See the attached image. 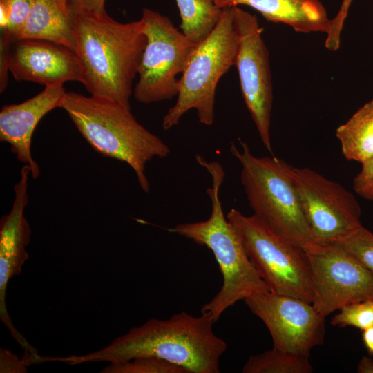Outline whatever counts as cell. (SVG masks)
<instances>
[{
    "label": "cell",
    "instance_id": "obj_22",
    "mask_svg": "<svg viewBox=\"0 0 373 373\" xmlns=\"http://www.w3.org/2000/svg\"><path fill=\"white\" fill-rule=\"evenodd\" d=\"M334 326L363 330L373 325V298L343 306L330 320Z\"/></svg>",
    "mask_w": 373,
    "mask_h": 373
},
{
    "label": "cell",
    "instance_id": "obj_17",
    "mask_svg": "<svg viewBox=\"0 0 373 373\" xmlns=\"http://www.w3.org/2000/svg\"><path fill=\"white\" fill-rule=\"evenodd\" d=\"M21 39L46 40L76 51L70 20L58 0H32L26 23L12 41Z\"/></svg>",
    "mask_w": 373,
    "mask_h": 373
},
{
    "label": "cell",
    "instance_id": "obj_14",
    "mask_svg": "<svg viewBox=\"0 0 373 373\" xmlns=\"http://www.w3.org/2000/svg\"><path fill=\"white\" fill-rule=\"evenodd\" d=\"M9 71L17 81L46 86L84 81L83 68L77 54L52 41L21 39L11 41Z\"/></svg>",
    "mask_w": 373,
    "mask_h": 373
},
{
    "label": "cell",
    "instance_id": "obj_32",
    "mask_svg": "<svg viewBox=\"0 0 373 373\" xmlns=\"http://www.w3.org/2000/svg\"><path fill=\"white\" fill-rule=\"evenodd\" d=\"M58 1L64 12L68 16V0H58Z\"/></svg>",
    "mask_w": 373,
    "mask_h": 373
},
{
    "label": "cell",
    "instance_id": "obj_26",
    "mask_svg": "<svg viewBox=\"0 0 373 373\" xmlns=\"http://www.w3.org/2000/svg\"><path fill=\"white\" fill-rule=\"evenodd\" d=\"M353 180L355 193L362 198L373 200V156L363 162Z\"/></svg>",
    "mask_w": 373,
    "mask_h": 373
},
{
    "label": "cell",
    "instance_id": "obj_31",
    "mask_svg": "<svg viewBox=\"0 0 373 373\" xmlns=\"http://www.w3.org/2000/svg\"><path fill=\"white\" fill-rule=\"evenodd\" d=\"M356 370L358 373H373V359L370 356H363L357 365Z\"/></svg>",
    "mask_w": 373,
    "mask_h": 373
},
{
    "label": "cell",
    "instance_id": "obj_30",
    "mask_svg": "<svg viewBox=\"0 0 373 373\" xmlns=\"http://www.w3.org/2000/svg\"><path fill=\"white\" fill-rule=\"evenodd\" d=\"M363 345L370 355H373V325L362 330Z\"/></svg>",
    "mask_w": 373,
    "mask_h": 373
},
{
    "label": "cell",
    "instance_id": "obj_25",
    "mask_svg": "<svg viewBox=\"0 0 373 373\" xmlns=\"http://www.w3.org/2000/svg\"><path fill=\"white\" fill-rule=\"evenodd\" d=\"M352 1V0H343L338 13L334 18L330 20L329 28L326 33L325 46L331 51H336L340 47L341 34Z\"/></svg>",
    "mask_w": 373,
    "mask_h": 373
},
{
    "label": "cell",
    "instance_id": "obj_27",
    "mask_svg": "<svg viewBox=\"0 0 373 373\" xmlns=\"http://www.w3.org/2000/svg\"><path fill=\"white\" fill-rule=\"evenodd\" d=\"M11 39L3 32L0 37V91H4L8 84V51Z\"/></svg>",
    "mask_w": 373,
    "mask_h": 373
},
{
    "label": "cell",
    "instance_id": "obj_19",
    "mask_svg": "<svg viewBox=\"0 0 373 373\" xmlns=\"http://www.w3.org/2000/svg\"><path fill=\"white\" fill-rule=\"evenodd\" d=\"M175 1L181 18V32L192 42L200 44L216 28L223 9L214 0Z\"/></svg>",
    "mask_w": 373,
    "mask_h": 373
},
{
    "label": "cell",
    "instance_id": "obj_23",
    "mask_svg": "<svg viewBox=\"0 0 373 373\" xmlns=\"http://www.w3.org/2000/svg\"><path fill=\"white\" fill-rule=\"evenodd\" d=\"M329 242H334L344 248L373 273V233L363 225Z\"/></svg>",
    "mask_w": 373,
    "mask_h": 373
},
{
    "label": "cell",
    "instance_id": "obj_6",
    "mask_svg": "<svg viewBox=\"0 0 373 373\" xmlns=\"http://www.w3.org/2000/svg\"><path fill=\"white\" fill-rule=\"evenodd\" d=\"M238 42L233 7L224 8L217 26L197 44L182 74L176 102L163 117L164 129L176 126L191 109L196 111L201 124L213 123L216 86L221 77L235 66Z\"/></svg>",
    "mask_w": 373,
    "mask_h": 373
},
{
    "label": "cell",
    "instance_id": "obj_12",
    "mask_svg": "<svg viewBox=\"0 0 373 373\" xmlns=\"http://www.w3.org/2000/svg\"><path fill=\"white\" fill-rule=\"evenodd\" d=\"M244 301L267 327L274 347L309 356L314 347L324 342L325 317L312 303L270 291L253 294Z\"/></svg>",
    "mask_w": 373,
    "mask_h": 373
},
{
    "label": "cell",
    "instance_id": "obj_15",
    "mask_svg": "<svg viewBox=\"0 0 373 373\" xmlns=\"http://www.w3.org/2000/svg\"><path fill=\"white\" fill-rule=\"evenodd\" d=\"M64 84L46 86L32 98L19 103L8 104L0 112V140L10 146L17 159L30 167V176L40 175L38 164L31 152L32 137L40 120L48 112L60 108L66 95Z\"/></svg>",
    "mask_w": 373,
    "mask_h": 373
},
{
    "label": "cell",
    "instance_id": "obj_4",
    "mask_svg": "<svg viewBox=\"0 0 373 373\" xmlns=\"http://www.w3.org/2000/svg\"><path fill=\"white\" fill-rule=\"evenodd\" d=\"M60 108L96 152L126 163L141 189L149 191L146 164L155 157H166L171 150L140 124L131 110L107 98L73 91L66 93Z\"/></svg>",
    "mask_w": 373,
    "mask_h": 373
},
{
    "label": "cell",
    "instance_id": "obj_13",
    "mask_svg": "<svg viewBox=\"0 0 373 373\" xmlns=\"http://www.w3.org/2000/svg\"><path fill=\"white\" fill-rule=\"evenodd\" d=\"M30 174V166L24 164L20 178L14 186L15 198L11 210L0 220V318L12 336L22 347L28 342L12 323L6 307V293L8 281L20 274L28 258L26 247L30 242L32 231L24 210L28 202Z\"/></svg>",
    "mask_w": 373,
    "mask_h": 373
},
{
    "label": "cell",
    "instance_id": "obj_24",
    "mask_svg": "<svg viewBox=\"0 0 373 373\" xmlns=\"http://www.w3.org/2000/svg\"><path fill=\"white\" fill-rule=\"evenodd\" d=\"M32 0H0L1 32L11 41L22 29L28 19Z\"/></svg>",
    "mask_w": 373,
    "mask_h": 373
},
{
    "label": "cell",
    "instance_id": "obj_20",
    "mask_svg": "<svg viewBox=\"0 0 373 373\" xmlns=\"http://www.w3.org/2000/svg\"><path fill=\"white\" fill-rule=\"evenodd\" d=\"M243 373H311L309 356L298 354L273 347L271 350L250 356Z\"/></svg>",
    "mask_w": 373,
    "mask_h": 373
},
{
    "label": "cell",
    "instance_id": "obj_7",
    "mask_svg": "<svg viewBox=\"0 0 373 373\" xmlns=\"http://www.w3.org/2000/svg\"><path fill=\"white\" fill-rule=\"evenodd\" d=\"M227 218L239 233L251 263L269 290L312 303L314 291L305 250L254 214L246 216L231 209Z\"/></svg>",
    "mask_w": 373,
    "mask_h": 373
},
{
    "label": "cell",
    "instance_id": "obj_29",
    "mask_svg": "<svg viewBox=\"0 0 373 373\" xmlns=\"http://www.w3.org/2000/svg\"><path fill=\"white\" fill-rule=\"evenodd\" d=\"M0 356L8 358L7 361H1L0 372H26V364L23 358L19 360L15 354H12L9 350L2 349L0 350Z\"/></svg>",
    "mask_w": 373,
    "mask_h": 373
},
{
    "label": "cell",
    "instance_id": "obj_8",
    "mask_svg": "<svg viewBox=\"0 0 373 373\" xmlns=\"http://www.w3.org/2000/svg\"><path fill=\"white\" fill-rule=\"evenodd\" d=\"M140 21L146 44L134 97L146 104L171 99L178 94L177 76L184 72L197 44L158 12L144 8Z\"/></svg>",
    "mask_w": 373,
    "mask_h": 373
},
{
    "label": "cell",
    "instance_id": "obj_16",
    "mask_svg": "<svg viewBox=\"0 0 373 373\" xmlns=\"http://www.w3.org/2000/svg\"><path fill=\"white\" fill-rule=\"evenodd\" d=\"M222 8L244 5L258 11L266 20L282 23L295 31L327 33L330 26L320 0H214Z\"/></svg>",
    "mask_w": 373,
    "mask_h": 373
},
{
    "label": "cell",
    "instance_id": "obj_10",
    "mask_svg": "<svg viewBox=\"0 0 373 373\" xmlns=\"http://www.w3.org/2000/svg\"><path fill=\"white\" fill-rule=\"evenodd\" d=\"M313 242H332L361 226V209L354 195L339 183L308 168L291 167Z\"/></svg>",
    "mask_w": 373,
    "mask_h": 373
},
{
    "label": "cell",
    "instance_id": "obj_1",
    "mask_svg": "<svg viewBox=\"0 0 373 373\" xmlns=\"http://www.w3.org/2000/svg\"><path fill=\"white\" fill-rule=\"evenodd\" d=\"M214 323L208 313L195 316L182 312L165 320L151 318L97 351L62 357L61 361L77 365L155 356L180 365L189 373H218L227 344L215 334Z\"/></svg>",
    "mask_w": 373,
    "mask_h": 373
},
{
    "label": "cell",
    "instance_id": "obj_2",
    "mask_svg": "<svg viewBox=\"0 0 373 373\" xmlns=\"http://www.w3.org/2000/svg\"><path fill=\"white\" fill-rule=\"evenodd\" d=\"M68 17L88 92L131 110L132 84L146 44L140 19L120 23L106 11L71 12Z\"/></svg>",
    "mask_w": 373,
    "mask_h": 373
},
{
    "label": "cell",
    "instance_id": "obj_5",
    "mask_svg": "<svg viewBox=\"0 0 373 373\" xmlns=\"http://www.w3.org/2000/svg\"><path fill=\"white\" fill-rule=\"evenodd\" d=\"M230 150L241 165L240 180L254 214L277 233L303 249L312 242L291 176L292 166L276 157H256L239 140Z\"/></svg>",
    "mask_w": 373,
    "mask_h": 373
},
{
    "label": "cell",
    "instance_id": "obj_18",
    "mask_svg": "<svg viewBox=\"0 0 373 373\" xmlns=\"http://www.w3.org/2000/svg\"><path fill=\"white\" fill-rule=\"evenodd\" d=\"M341 152L363 164L373 156V100L365 103L336 130Z\"/></svg>",
    "mask_w": 373,
    "mask_h": 373
},
{
    "label": "cell",
    "instance_id": "obj_9",
    "mask_svg": "<svg viewBox=\"0 0 373 373\" xmlns=\"http://www.w3.org/2000/svg\"><path fill=\"white\" fill-rule=\"evenodd\" d=\"M314 291L312 305L323 316L349 304L373 298V273L334 242L304 249Z\"/></svg>",
    "mask_w": 373,
    "mask_h": 373
},
{
    "label": "cell",
    "instance_id": "obj_3",
    "mask_svg": "<svg viewBox=\"0 0 373 373\" xmlns=\"http://www.w3.org/2000/svg\"><path fill=\"white\" fill-rule=\"evenodd\" d=\"M196 160L212 179L211 186L207 189L211 202L210 216L204 221L177 224L169 231L205 246L213 252L222 275V285L202 307L201 313L209 314L216 322L238 301L269 290L251 263L239 233L224 216L219 195L224 178L222 166L216 161L207 162L200 155L196 156Z\"/></svg>",
    "mask_w": 373,
    "mask_h": 373
},
{
    "label": "cell",
    "instance_id": "obj_21",
    "mask_svg": "<svg viewBox=\"0 0 373 373\" xmlns=\"http://www.w3.org/2000/svg\"><path fill=\"white\" fill-rule=\"evenodd\" d=\"M102 373H189L184 367L155 356H139L110 363Z\"/></svg>",
    "mask_w": 373,
    "mask_h": 373
},
{
    "label": "cell",
    "instance_id": "obj_28",
    "mask_svg": "<svg viewBox=\"0 0 373 373\" xmlns=\"http://www.w3.org/2000/svg\"><path fill=\"white\" fill-rule=\"evenodd\" d=\"M106 0H68V14L71 12L102 13L106 12Z\"/></svg>",
    "mask_w": 373,
    "mask_h": 373
},
{
    "label": "cell",
    "instance_id": "obj_11",
    "mask_svg": "<svg viewBox=\"0 0 373 373\" xmlns=\"http://www.w3.org/2000/svg\"><path fill=\"white\" fill-rule=\"evenodd\" d=\"M233 23L239 41L235 66L242 95L263 145L271 153L272 84L262 29L255 15L238 6L233 7Z\"/></svg>",
    "mask_w": 373,
    "mask_h": 373
}]
</instances>
